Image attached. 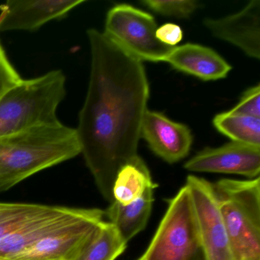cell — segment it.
Wrapping results in <instances>:
<instances>
[{"label": "cell", "instance_id": "cell-10", "mask_svg": "<svg viewBox=\"0 0 260 260\" xmlns=\"http://www.w3.org/2000/svg\"><path fill=\"white\" fill-rule=\"evenodd\" d=\"M188 171L237 174L254 179L260 172V147L228 143L199 152L185 164Z\"/></svg>", "mask_w": 260, "mask_h": 260}, {"label": "cell", "instance_id": "cell-19", "mask_svg": "<svg viewBox=\"0 0 260 260\" xmlns=\"http://www.w3.org/2000/svg\"><path fill=\"white\" fill-rule=\"evenodd\" d=\"M126 247L115 226L104 220L79 260H115Z\"/></svg>", "mask_w": 260, "mask_h": 260}, {"label": "cell", "instance_id": "cell-22", "mask_svg": "<svg viewBox=\"0 0 260 260\" xmlns=\"http://www.w3.org/2000/svg\"><path fill=\"white\" fill-rule=\"evenodd\" d=\"M231 112L246 116L260 118V86H253L246 90Z\"/></svg>", "mask_w": 260, "mask_h": 260}, {"label": "cell", "instance_id": "cell-20", "mask_svg": "<svg viewBox=\"0 0 260 260\" xmlns=\"http://www.w3.org/2000/svg\"><path fill=\"white\" fill-rule=\"evenodd\" d=\"M141 4L158 14L178 19H186L190 17L199 8V3L196 0H144Z\"/></svg>", "mask_w": 260, "mask_h": 260}, {"label": "cell", "instance_id": "cell-6", "mask_svg": "<svg viewBox=\"0 0 260 260\" xmlns=\"http://www.w3.org/2000/svg\"><path fill=\"white\" fill-rule=\"evenodd\" d=\"M156 29L151 15L132 6L120 4L107 13L103 33L141 61H165L175 47L159 42Z\"/></svg>", "mask_w": 260, "mask_h": 260}, {"label": "cell", "instance_id": "cell-13", "mask_svg": "<svg viewBox=\"0 0 260 260\" xmlns=\"http://www.w3.org/2000/svg\"><path fill=\"white\" fill-rule=\"evenodd\" d=\"M94 208L64 207L57 214L31 222L0 240V260H18L38 240L92 214Z\"/></svg>", "mask_w": 260, "mask_h": 260}, {"label": "cell", "instance_id": "cell-17", "mask_svg": "<svg viewBox=\"0 0 260 260\" xmlns=\"http://www.w3.org/2000/svg\"><path fill=\"white\" fill-rule=\"evenodd\" d=\"M65 206L0 202V240L31 222L60 212Z\"/></svg>", "mask_w": 260, "mask_h": 260}, {"label": "cell", "instance_id": "cell-5", "mask_svg": "<svg viewBox=\"0 0 260 260\" xmlns=\"http://www.w3.org/2000/svg\"><path fill=\"white\" fill-rule=\"evenodd\" d=\"M168 204L154 237L138 260H196L202 252L186 185Z\"/></svg>", "mask_w": 260, "mask_h": 260}, {"label": "cell", "instance_id": "cell-7", "mask_svg": "<svg viewBox=\"0 0 260 260\" xmlns=\"http://www.w3.org/2000/svg\"><path fill=\"white\" fill-rule=\"evenodd\" d=\"M185 185L205 259L237 260L211 182L190 175Z\"/></svg>", "mask_w": 260, "mask_h": 260}, {"label": "cell", "instance_id": "cell-9", "mask_svg": "<svg viewBox=\"0 0 260 260\" xmlns=\"http://www.w3.org/2000/svg\"><path fill=\"white\" fill-rule=\"evenodd\" d=\"M85 0H8L0 5V31H35L63 19Z\"/></svg>", "mask_w": 260, "mask_h": 260}, {"label": "cell", "instance_id": "cell-12", "mask_svg": "<svg viewBox=\"0 0 260 260\" xmlns=\"http://www.w3.org/2000/svg\"><path fill=\"white\" fill-rule=\"evenodd\" d=\"M141 137L155 154L170 164L185 158L192 144V135L187 126L149 110L143 120Z\"/></svg>", "mask_w": 260, "mask_h": 260}, {"label": "cell", "instance_id": "cell-23", "mask_svg": "<svg viewBox=\"0 0 260 260\" xmlns=\"http://www.w3.org/2000/svg\"><path fill=\"white\" fill-rule=\"evenodd\" d=\"M182 28L173 23L164 24L156 29V37L159 42L170 47H176L182 41Z\"/></svg>", "mask_w": 260, "mask_h": 260}, {"label": "cell", "instance_id": "cell-4", "mask_svg": "<svg viewBox=\"0 0 260 260\" xmlns=\"http://www.w3.org/2000/svg\"><path fill=\"white\" fill-rule=\"evenodd\" d=\"M237 260H260V179L211 183Z\"/></svg>", "mask_w": 260, "mask_h": 260}, {"label": "cell", "instance_id": "cell-2", "mask_svg": "<svg viewBox=\"0 0 260 260\" xmlns=\"http://www.w3.org/2000/svg\"><path fill=\"white\" fill-rule=\"evenodd\" d=\"M80 153L76 129L63 123L0 136V193Z\"/></svg>", "mask_w": 260, "mask_h": 260}, {"label": "cell", "instance_id": "cell-3", "mask_svg": "<svg viewBox=\"0 0 260 260\" xmlns=\"http://www.w3.org/2000/svg\"><path fill=\"white\" fill-rule=\"evenodd\" d=\"M60 70L21 83L0 97V136L60 124L57 109L66 96Z\"/></svg>", "mask_w": 260, "mask_h": 260}, {"label": "cell", "instance_id": "cell-11", "mask_svg": "<svg viewBox=\"0 0 260 260\" xmlns=\"http://www.w3.org/2000/svg\"><path fill=\"white\" fill-rule=\"evenodd\" d=\"M205 26L217 39L229 42L252 58L260 59V0H252L243 10L218 19H207Z\"/></svg>", "mask_w": 260, "mask_h": 260}, {"label": "cell", "instance_id": "cell-1", "mask_svg": "<svg viewBox=\"0 0 260 260\" xmlns=\"http://www.w3.org/2000/svg\"><path fill=\"white\" fill-rule=\"evenodd\" d=\"M89 86L77 138L86 166L108 202L120 169L138 156L150 88L142 61L96 29L87 31Z\"/></svg>", "mask_w": 260, "mask_h": 260}, {"label": "cell", "instance_id": "cell-24", "mask_svg": "<svg viewBox=\"0 0 260 260\" xmlns=\"http://www.w3.org/2000/svg\"><path fill=\"white\" fill-rule=\"evenodd\" d=\"M196 260H205V258H204L203 254H202V252H201L200 255L198 256V258H196Z\"/></svg>", "mask_w": 260, "mask_h": 260}, {"label": "cell", "instance_id": "cell-14", "mask_svg": "<svg viewBox=\"0 0 260 260\" xmlns=\"http://www.w3.org/2000/svg\"><path fill=\"white\" fill-rule=\"evenodd\" d=\"M165 62L205 81L225 78L231 66L214 50L196 44L175 47Z\"/></svg>", "mask_w": 260, "mask_h": 260}, {"label": "cell", "instance_id": "cell-8", "mask_svg": "<svg viewBox=\"0 0 260 260\" xmlns=\"http://www.w3.org/2000/svg\"><path fill=\"white\" fill-rule=\"evenodd\" d=\"M105 211L94 208L85 218L38 240L18 260H79L104 221Z\"/></svg>", "mask_w": 260, "mask_h": 260}, {"label": "cell", "instance_id": "cell-21", "mask_svg": "<svg viewBox=\"0 0 260 260\" xmlns=\"http://www.w3.org/2000/svg\"><path fill=\"white\" fill-rule=\"evenodd\" d=\"M22 80L0 42V97L21 83Z\"/></svg>", "mask_w": 260, "mask_h": 260}, {"label": "cell", "instance_id": "cell-16", "mask_svg": "<svg viewBox=\"0 0 260 260\" xmlns=\"http://www.w3.org/2000/svg\"><path fill=\"white\" fill-rule=\"evenodd\" d=\"M156 186L152 181L147 165L138 155L117 173L112 188L113 202L128 205L141 199L149 188Z\"/></svg>", "mask_w": 260, "mask_h": 260}, {"label": "cell", "instance_id": "cell-15", "mask_svg": "<svg viewBox=\"0 0 260 260\" xmlns=\"http://www.w3.org/2000/svg\"><path fill=\"white\" fill-rule=\"evenodd\" d=\"M154 188H149L141 199L128 205L112 202L105 211L109 222L115 226L126 243L145 228L151 213Z\"/></svg>", "mask_w": 260, "mask_h": 260}, {"label": "cell", "instance_id": "cell-18", "mask_svg": "<svg viewBox=\"0 0 260 260\" xmlns=\"http://www.w3.org/2000/svg\"><path fill=\"white\" fill-rule=\"evenodd\" d=\"M213 124L217 131L234 142L260 147V118L233 113L218 114Z\"/></svg>", "mask_w": 260, "mask_h": 260}]
</instances>
